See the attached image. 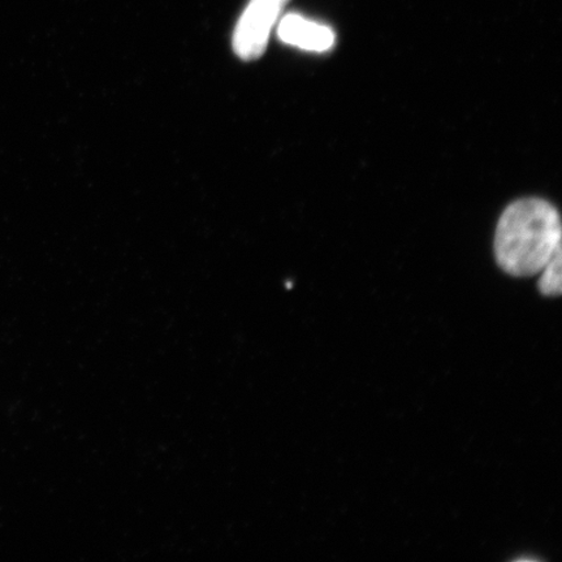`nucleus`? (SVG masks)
<instances>
[{
	"label": "nucleus",
	"mask_w": 562,
	"mask_h": 562,
	"mask_svg": "<svg viewBox=\"0 0 562 562\" xmlns=\"http://www.w3.org/2000/svg\"><path fill=\"white\" fill-rule=\"evenodd\" d=\"M561 250L557 252L548 262L543 270L542 278L539 280V290L548 297L560 296L562 286H561Z\"/></svg>",
	"instance_id": "obj_4"
},
{
	"label": "nucleus",
	"mask_w": 562,
	"mask_h": 562,
	"mask_svg": "<svg viewBox=\"0 0 562 562\" xmlns=\"http://www.w3.org/2000/svg\"><path fill=\"white\" fill-rule=\"evenodd\" d=\"M278 35L286 45L314 53L331 50L336 42L331 27L314 23L296 13H290L279 21Z\"/></svg>",
	"instance_id": "obj_3"
},
{
	"label": "nucleus",
	"mask_w": 562,
	"mask_h": 562,
	"mask_svg": "<svg viewBox=\"0 0 562 562\" xmlns=\"http://www.w3.org/2000/svg\"><path fill=\"white\" fill-rule=\"evenodd\" d=\"M559 250L560 214L550 202L525 199L504 211L496 228L495 257L509 276H536Z\"/></svg>",
	"instance_id": "obj_1"
},
{
	"label": "nucleus",
	"mask_w": 562,
	"mask_h": 562,
	"mask_svg": "<svg viewBox=\"0 0 562 562\" xmlns=\"http://www.w3.org/2000/svg\"><path fill=\"white\" fill-rule=\"evenodd\" d=\"M290 0H250L238 20L234 50L243 60H256L265 54L270 34Z\"/></svg>",
	"instance_id": "obj_2"
}]
</instances>
